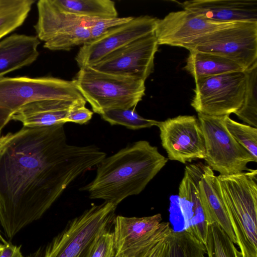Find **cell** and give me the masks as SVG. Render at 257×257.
I'll use <instances>...</instances> for the list:
<instances>
[{
    "instance_id": "1",
    "label": "cell",
    "mask_w": 257,
    "mask_h": 257,
    "mask_svg": "<svg viewBox=\"0 0 257 257\" xmlns=\"http://www.w3.org/2000/svg\"><path fill=\"white\" fill-rule=\"evenodd\" d=\"M64 124L23 126L0 137V224L10 240L106 157L94 145L69 144Z\"/></svg>"
},
{
    "instance_id": "2",
    "label": "cell",
    "mask_w": 257,
    "mask_h": 257,
    "mask_svg": "<svg viewBox=\"0 0 257 257\" xmlns=\"http://www.w3.org/2000/svg\"><path fill=\"white\" fill-rule=\"evenodd\" d=\"M168 159L147 141L133 143L97 166L94 179L81 188L91 199H102L117 206L138 195L166 165Z\"/></svg>"
},
{
    "instance_id": "3",
    "label": "cell",
    "mask_w": 257,
    "mask_h": 257,
    "mask_svg": "<svg viewBox=\"0 0 257 257\" xmlns=\"http://www.w3.org/2000/svg\"><path fill=\"white\" fill-rule=\"evenodd\" d=\"M242 257H257V170L216 177Z\"/></svg>"
},
{
    "instance_id": "4",
    "label": "cell",
    "mask_w": 257,
    "mask_h": 257,
    "mask_svg": "<svg viewBox=\"0 0 257 257\" xmlns=\"http://www.w3.org/2000/svg\"><path fill=\"white\" fill-rule=\"evenodd\" d=\"M116 206L93 205L68 221L51 241L25 257H88L96 237L113 223Z\"/></svg>"
},
{
    "instance_id": "5",
    "label": "cell",
    "mask_w": 257,
    "mask_h": 257,
    "mask_svg": "<svg viewBox=\"0 0 257 257\" xmlns=\"http://www.w3.org/2000/svg\"><path fill=\"white\" fill-rule=\"evenodd\" d=\"M93 112L136 107L145 95V81L105 73L91 67L80 68L73 79Z\"/></svg>"
},
{
    "instance_id": "6",
    "label": "cell",
    "mask_w": 257,
    "mask_h": 257,
    "mask_svg": "<svg viewBox=\"0 0 257 257\" xmlns=\"http://www.w3.org/2000/svg\"><path fill=\"white\" fill-rule=\"evenodd\" d=\"M85 100L73 80L53 77L0 78V133L24 105L42 100Z\"/></svg>"
},
{
    "instance_id": "7",
    "label": "cell",
    "mask_w": 257,
    "mask_h": 257,
    "mask_svg": "<svg viewBox=\"0 0 257 257\" xmlns=\"http://www.w3.org/2000/svg\"><path fill=\"white\" fill-rule=\"evenodd\" d=\"M225 116L198 113L205 141L206 157L204 160L213 171L220 175L249 171L247 164L256 163L257 160L229 133L225 125Z\"/></svg>"
},
{
    "instance_id": "8",
    "label": "cell",
    "mask_w": 257,
    "mask_h": 257,
    "mask_svg": "<svg viewBox=\"0 0 257 257\" xmlns=\"http://www.w3.org/2000/svg\"><path fill=\"white\" fill-rule=\"evenodd\" d=\"M185 49L229 59L244 71L257 61V22H236L200 37Z\"/></svg>"
},
{
    "instance_id": "9",
    "label": "cell",
    "mask_w": 257,
    "mask_h": 257,
    "mask_svg": "<svg viewBox=\"0 0 257 257\" xmlns=\"http://www.w3.org/2000/svg\"><path fill=\"white\" fill-rule=\"evenodd\" d=\"M195 82L191 105L198 113L229 115L242 104L245 86L244 71L198 78Z\"/></svg>"
},
{
    "instance_id": "10",
    "label": "cell",
    "mask_w": 257,
    "mask_h": 257,
    "mask_svg": "<svg viewBox=\"0 0 257 257\" xmlns=\"http://www.w3.org/2000/svg\"><path fill=\"white\" fill-rule=\"evenodd\" d=\"M160 213L146 217L115 216L112 231L115 257H148L172 230Z\"/></svg>"
},
{
    "instance_id": "11",
    "label": "cell",
    "mask_w": 257,
    "mask_h": 257,
    "mask_svg": "<svg viewBox=\"0 0 257 257\" xmlns=\"http://www.w3.org/2000/svg\"><path fill=\"white\" fill-rule=\"evenodd\" d=\"M162 145L168 159L183 164L206 157L203 133L194 115H179L159 121Z\"/></svg>"
},
{
    "instance_id": "12",
    "label": "cell",
    "mask_w": 257,
    "mask_h": 257,
    "mask_svg": "<svg viewBox=\"0 0 257 257\" xmlns=\"http://www.w3.org/2000/svg\"><path fill=\"white\" fill-rule=\"evenodd\" d=\"M158 45L153 33L112 52L91 67L105 73L145 81L153 71Z\"/></svg>"
},
{
    "instance_id": "13",
    "label": "cell",
    "mask_w": 257,
    "mask_h": 257,
    "mask_svg": "<svg viewBox=\"0 0 257 257\" xmlns=\"http://www.w3.org/2000/svg\"><path fill=\"white\" fill-rule=\"evenodd\" d=\"M158 19L141 16L114 27L80 47L75 59L79 68L92 67L108 54L140 38L155 32Z\"/></svg>"
},
{
    "instance_id": "14",
    "label": "cell",
    "mask_w": 257,
    "mask_h": 257,
    "mask_svg": "<svg viewBox=\"0 0 257 257\" xmlns=\"http://www.w3.org/2000/svg\"><path fill=\"white\" fill-rule=\"evenodd\" d=\"M233 23L214 21L184 9L158 19L154 34L158 45L184 48L197 39Z\"/></svg>"
},
{
    "instance_id": "15",
    "label": "cell",
    "mask_w": 257,
    "mask_h": 257,
    "mask_svg": "<svg viewBox=\"0 0 257 257\" xmlns=\"http://www.w3.org/2000/svg\"><path fill=\"white\" fill-rule=\"evenodd\" d=\"M204 164L201 162L186 166L179 187V205L185 229L204 245L206 244L209 224L200 200L198 183Z\"/></svg>"
},
{
    "instance_id": "16",
    "label": "cell",
    "mask_w": 257,
    "mask_h": 257,
    "mask_svg": "<svg viewBox=\"0 0 257 257\" xmlns=\"http://www.w3.org/2000/svg\"><path fill=\"white\" fill-rule=\"evenodd\" d=\"M181 4L185 10L216 22H257V0H192Z\"/></svg>"
},
{
    "instance_id": "17",
    "label": "cell",
    "mask_w": 257,
    "mask_h": 257,
    "mask_svg": "<svg viewBox=\"0 0 257 257\" xmlns=\"http://www.w3.org/2000/svg\"><path fill=\"white\" fill-rule=\"evenodd\" d=\"M38 20L34 26L36 36L44 42L66 31L80 26L90 27L97 19H91L65 12L53 0L37 3Z\"/></svg>"
},
{
    "instance_id": "18",
    "label": "cell",
    "mask_w": 257,
    "mask_h": 257,
    "mask_svg": "<svg viewBox=\"0 0 257 257\" xmlns=\"http://www.w3.org/2000/svg\"><path fill=\"white\" fill-rule=\"evenodd\" d=\"M86 100H42L22 106L12 120L21 122L24 127L48 126L64 123L69 110L73 106L86 104Z\"/></svg>"
},
{
    "instance_id": "19",
    "label": "cell",
    "mask_w": 257,
    "mask_h": 257,
    "mask_svg": "<svg viewBox=\"0 0 257 257\" xmlns=\"http://www.w3.org/2000/svg\"><path fill=\"white\" fill-rule=\"evenodd\" d=\"M40 43L36 36L20 34L0 40V78L36 61Z\"/></svg>"
},
{
    "instance_id": "20",
    "label": "cell",
    "mask_w": 257,
    "mask_h": 257,
    "mask_svg": "<svg viewBox=\"0 0 257 257\" xmlns=\"http://www.w3.org/2000/svg\"><path fill=\"white\" fill-rule=\"evenodd\" d=\"M213 171L204 165L198 183L199 194L209 225L216 223L236 244V238L224 203L218 191Z\"/></svg>"
},
{
    "instance_id": "21",
    "label": "cell",
    "mask_w": 257,
    "mask_h": 257,
    "mask_svg": "<svg viewBox=\"0 0 257 257\" xmlns=\"http://www.w3.org/2000/svg\"><path fill=\"white\" fill-rule=\"evenodd\" d=\"M189 52L184 68L194 79L231 72L244 71L239 65L226 58L204 52Z\"/></svg>"
},
{
    "instance_id": "22",
    "label": "cell",
    "mask_w": 257,
    "mask_h": 257,
    "mask_svg": "<svg viewBox=\"0 0 257 257\" xmlns=\"http://www.w3.org/2000/svg\"><path fill=\"white\" fill-rule=\"evenodd\" d=\"M62 11L91 19L118 17L115 3L110 0H53Z\"/></svg>"
},
{
    "instance_id": "23",
    "label": "cell",
    "mask_w": 257,
    "mask_h": 257,
    "mask_svg": "<svg viewBox=\"0 0 257 257\" xmlns=\"http://www.w3.org/2000/svg\"><path fill=\"white\" fill-rule=\"evenodd\" d=\"M35 3L34 0H0V40L24 24Z\"/></svg>"
},
{
    "instance_id": "24",
    "label": "cell",
    "mask_w": 257,
    "mask_h": 257,
    "mask_svg": "<svg viewBox=\"0 0 257 257\" xmlns=\"http://www.w3.org/2000/svg\"><path fill=\"white\" fill-rule=\"evenodd\" d=\"M245 86L242 104L234 113L249 125L257 126V61L244 71Z\"/></svg>"
},
{
    "instance_id": "25",
    "label": "cell",
    "mask_w": 257,
    "mask_h": 257,
    "mask_svg": "<svg viewBox=\"0 0 257 257\" xmlns=\"http://www.w3.org/2000/svg\"><path fill=\"white\" fill-rule=\"evenodd\" d=\"M204 244L185 230H171L167 243L166 257H204Z\"/></svg>"
},
{
    "instance_id": "26",
    "label": "cell",
    "mask_w": 257,
    "mask_h": 257,
    "mask_svg": "<svg viewBox=\"0 0 257 257\" xmlns=\"http://www.w3.org/2000/svg\"><path fill=\"white\" fill-rule=\"evenodd\" d=\"M205 246L207 257H242L228 235L216 223L209 225Z\"/></svg>"
},
{
    "instance_id": "27",
    "label": "cell",
    "mask_w": 257,
    "mask_h": 257,
    "mask_svg": "<svg viewBox=\"0 0 257 257\" xmlns=\"http://www.w3.org/2000/svg\"><path fill=\"white\" fill-rule=\"evenodd\" d=\"M100 116L111 125H121L131 130L158 126L159 123V121L145 118L140 116L135 108L110 109L104 111Z\"/></svg>"
},
{
    "instance_id": "28",
    "label": "cell",
    "mask_w": 257,
    "mask_h": 257,
    "mask_svg": "<svg viewBox=\"0 0 257 257\" xmlns=\"http://www.w3.org/2000/svg\"><path fill=\"white\" fill-rule=\"evenodd\" d=\"M90 40V27L80 26L62 32L44 42L43 47L52 51H69Z\"/></svg>"
},
{
    "instance_id": "29",
    "label": "cell",
    "mask_w": 257,
    "mask_h": 257,
    "mask_svg": "<svg viewBox=\"0 0 257 257\" xmlns=\"http://www.w3.org/2000/svg\"><path fill=\"white\" fill-rule=\"evenodd\" d=\"M225 126L235 140L257 160V128L232 119L225 116Z\"/></svg>"
},
{
    "instance_id": "30",
    "label": "cell",
    "mask_w": 257,
    "mask_h": 257,
    "mask_svg": "<svg viewBox=\"0 0 257 257\" xmlns=\"http://www.w3.org/2000/svg\"><path fill=\"white\" fill-rule=\"evenodd\" d=\"M88 257H115V247L112 231L106 229L94 239Z\"/></svg>"
},
{
    "instance_id": "31",
    "label": "cell",
    "mask_w": 257,
    "mask_h": 257,
    "mask_svg": "<svg viewBox=\"0 0 257 257\" xmlns=\"http://www.w3.org/2000/svg\"><path fill=\"white\" fill-rule=\"evenodd\" d=\"M134 17H116L113 18L97 19L90 27V41L95 40L109 30L125 24Z\"/></svg>"
},
{
    "instance_id": "32",
    "label": "cell",
    "mask_w": 257,
    "mask_h": 257,
    "mask_svg": "<svg viewBox=\"0 0 257 257\" xmlns=\"http://www.w3.org/2000/svg\"><path fill=\"white\" fill-rule=\"evenodd\" d=\"M93 114V112L86 108L85 104L76 105L70 108L64 123L70 122L83 124L91 119Z\"/></svg>"
},
{
    "instance_id": "33",
    "label": "cell",
    "mask_w": 257,
    "mask_h": 257,
    "mask_svg": "<svg viewBox=\"0 0 257 257\" xmlns=\"http://www.w3.org/2000/svg\"><path fill=\"white\" fill-rule=\"evenodd\" d=\"M0 257H24L21 252V245H14L10 241L4 244Z\"/></svg>"
},
{
    "instance_id": "34",
    "label": "cell",
    "mask_w": 257,
    "mask_h": 257,
    "mask_svg": "<svg viewBox=\"0 0 257 257\" xmlns=\"http://www.w3.org/2000/svg\"><path fill=\"white\" fill-rule=\"evenodd\" d=\"M169 235L156 245L148 257H166Z\"/></svg>"
},
{
    "instance_id": "35",
    "label": "cell",
    "mask_w": 257,
    "mask_h": 257,
    "mask_svg": "<svg viewBox=\"0 0 257 257\" xmlns=\"http://www.w3.org/2000/svg\"><path fill=\"white\" fill-rule=\"evenodd\" d=\"M0 241L3 242V244L6 243L7 241L5 240V239L2 237L1 232H0Z\"/></svg>"
},
{
    "instance_id": "36",
    "label": "cell",
    "mask_w": 257,
    "mask_h": 257,
    "mask_svg": "<svg viewBox=\"0 0 257 257\" xmlns=\"http://www.w3.org/2000/svg\"><path fill=\"white\" fill-rule=\"evenodd\" d=\"M3 247H4V244L3 243L2 244V243H0V252L2 250Z\"/></svg>"
},
{
    "instance_id": "37",
    "label": "cell",
    "mask_w": 257,
    "mask_h": 257,
    "mask_svg": "<svg viewBox=\"0 0 257 257\" xmlns=\"http://www.w3.org/2000/svg\"><path fill=\"white\" fill-rule=\"evenodd\" d=\"M0 137H1V133H0Z\"/></svg>"
}]
</instances>
